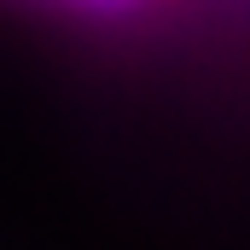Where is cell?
Listing matches in <instances>:
<instances>
[{
  "instance_id": "cell-1",
  "label": "cell",
  "mask_w": 250,
  "mask_h": 250,
  "mask_svg": "<svg viewBox=\"0 0 250 250\" xmlns=\"http://www.w3.org/2000/svg\"><path fill=\"white\" fill-rule=\"evenodd\" d=\"M105 6H111V0H105Z\"/></svg>"
}]
</instances>
